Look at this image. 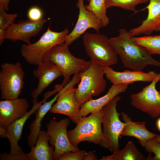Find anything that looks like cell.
I'll return each instance as SVG.
<instances>
[{
    "mask_svg": "<svg viewBox=\"0 0 160 160\" xmlns=\"http://www.w3.org/2000/svg\"><path fill=\"white\" fill-rule=\"evenodd\" d=\"M135 36L122 28L119 34L109 39L110 43L120 57L123 66L133 71H142L148 65L160 67V62L154 59L143 47L133 40Z\"/></svg>",
    "mask_w": 160,
    "mask_h": 160,
    "instance_id": "cell-1",
    "label": "cell"
},
{
    "mask_svg": "<svg viewBox=\"0 0 160 160\" xmlns=\"http://www.w3.org/2000/svg\"><path fill=\"white\" fill-rule=\"evenodd\" d=\"M121 99V97L116 96L102 109L103 140L100 145L112 153L120 150L119 139L125 125L120 120V113L116 109L117 103Z\"/></svg>",
    "mask_w": 160,
    "mask_h": 160,
    "instance_id": "cell-2",
    "label": "cell"
},
{
    "mask_svg": "<svg viewBox=\"0 0 160 160\" xmlns=\"http://www.w3.org/2000/svg\"><path fill=\"white\" fill-rule=\"evenodd\" d=\"M68 34L69 30L67 28L62 31L57 32L51 30L49 25L36 42L22 45L21 54L28 63L38 65L46 59L52 48L65 42Z\"/></svg>",
    "mask_w": 160,
    "mask_h": 160,
    "instance_id": "cell-3",
    "label": "cell"
},
{
    "mask_svg": "<svg viewBox=\"0 0 160 160\" xmlns=\"http://www.w3.org/2000/svg\"><path fill=\"white\" fill-rule=\"evenodd\" d=\"M91 61L88 68L79 73L80 80L76 89L75 95L80 107L92 99V96L99 95L105 90L106 85L103 67Z\"/></svg>",
    "mask_w": 160,
    "mask_h": 160,
    "instance_id": "cell-4",
    "label": "cell"
},
{
    "mask_svg": "<svg viewBox=\"0 0 160 160\" xmlns=\"http://www.w3.org/2000/svg\"><path fill=\"white\" fill-rule=\"evenodd\" d=\"M103 116L102 109L91 113L88 116L81 117L73 129L68 131L71 144L77 147L80 143L85 141L100 145L103 140Z\"/></svg>",
    "mask_w": 160,
    "mask_h": 160,
    "instance_id": "cell-5",
    "label": "cell"
},
{
    "mask_svg": "<svg viewBox=\"0 0 160 160\" xmlns=\"http://www.w3.org/2000/svg\"><path fill=\"white\" fill-rule=\"evenodd\" d=\"M82 39L86 52L91 61L103 67L110 66L117 63V54L109 39L105 35L86 32Z\"/></svg>",
    "mask_w": 160,
    "mask_h": 160,
    "instance_id": "cell-6",
    "label": "cell"
},
{
    "mask_svg": "<svg viewBox=\"0 0 160 160\" xmlns=\"http://www.w3.org/2000/svg\"><path fill=\"white\" fill-rule=\"evenodd\" d=\"M68 46L65 42L55 46L46 58L55 64L61 71L64 79L61 84L63 87L70 81L71 75L86 70L91 64V60L87 61L73 55L69 50Z\"/></svg>",
    "mask_w": 160,
    "mask_h": 160,
    "instance_id": "cell-7",
    "label": "cell"
},
{
    "mask_svg": "<svg viewBox=\"0 0 160 160\" xmlns=\"http://www.w3.org/2000/svg\"><path fill=\"white\" fill-rule=\"evenodd\" d=\"M0 90L3 100L18 98L23 89L24 72L21 63H5L1 65Z\"/></svg>",
    "mask_w": 160,
    "mask_h": 160,
    "instance_id": "cell-8",
    "label": "cell"
},
{
    "mask_svg": "<svg viewBox=\"0 0 160 160\" xmlns=\"http://www.w3.org/2000/svg\"><path fill=\"white\" fill-rule=\"evenodd\" d=\"M80 80L79 73L74 74L72 79L59 92L57 102L52 105L50 111L53 113L67 115L76 124L81 118L79 116L81 107L76 100V88L74 86Z\"/></svg>",
    "mask_w": 160,
    "mask_h": 160,
    "instance_id": "cell-9",
    "label": "cell"
},
{
    "mask_svg": "<svg viewBox=\"0 0 160 160\" xmlns=\"http://www.w3.org/2000/svg\"><path fill=\"white\" fill-rule=\"evenodd\" d=\"M159 81L160 72L149 84L130 97L132 106L154 119L160 116V92L156 87Z\"/></svg>",
    "mask_w": 160,
    "mask_h": 160,
    "instance_id": "cell-10",
    "label": "cell"
},
{
    "mask_svg": "<svg viewBox=\"0 0 160 160\" xmlns=\"http://www.w3.org/2000/svg\"><path fill=\"white\" fill-rule=\"evenodd\" d=\"M70 123V119H63L58 121L51 120L46 126L49 136V142L54 148L53 160L58 158L69 151L79 150L71 143L68 134L67 128Z\"/></svg>",
    "mask_w": 160,
    "mask_h": 160,
    "instance_id": "cell-11",
    "label": "cell"
},
{
    "mask_svg": "<svg viewBox=\"0 0 160 160\" xmlns=\"http://www.w3.org/2000/svg\"><path fill=\"white\" fill-rule=\"evenodd\" d=\"M47 20L42 19L34 22L28 20L20 21L17 23H13L5 30L4 38L13 42L20 40L30 44L31 38L40 32Z\"/></svg>",
    "mask_w": 160,
    "mask_h": 160,
    "instance_id": "cell-12",
    "label": "cell"
},
{
    "mask_svg": "<svg viewBox=\"0 0 160 160\" xmlns=\"http://www.w3.org/2000/svg\"><path fill=\"white\" fill-rule=\"evenodd\" d=\"M84 1L78 0L76 4V6L79 9L78 20L74 28L66 36L65 41L68 45L88 29L93 28L98 33L101 27L100 21L91 12L85 8Z\"/></svg>",
    "mask_w": 160,
    "mask_h": 160,
    "instance_id": "cell-13",
    "label": "cell"
},
{
    "mask_svg": "<svg viewBox=\"0 0 160 160\" xmlns=\"http://www.w3.org/2000/svg\"><path fill=\"white\" fill-rule=\"evenodd\" d=\"M44 99L40 102L33 104L31 110L24 116L15 121L6 128L0 127V135L2 138H7L9 141L10 151L9 154L12 155H21L25 154L18 144L25 122L29 117L35 113L39 107L44 101Z\"/></svg>",
    "mask_w": 160,
    "mask_h": 160,
    "instance_id": "cell-14",
    "label": "cell"
},
{
    "mask_svg": "<svg viewBox=\"0 0 160 160\" xmlns=\"http://www.w3.org/2000/svg\"><path fill=\"white\" fill-rule=\"evenodd\" d=\"M33 71L34 76L38 79L37 87L31 93L33 103L38 102V96L55 79L63 76L60 69L51 61L45 59Z\"/></svg>",
    "mask_w": 160,
    "mask_h": 160,
    "instance_id": "cell-15",
    "label": "cell"
},
{
    "mask_svg": "<svg viewBox=\"0 0 160 160\" xmlns=\"http://www.w3.org/2000/svg\"><path fill=\"white\" fill-rule=\"evenodd\" d=\"M29 105L27 100L17 98L0 101V127L6 128L27 112Z\"/></svg>",
    "mask_w": 160,
    "mask_h": 160,
    "instance_id": "cell-16",
    "label": "cell"
},
{
    "mask_svg": "<svg viewBox=\"0 0 160 160\" xmlns=\"http://www.w3.org/2000/svg\"><path fill=\"white\" fill-rule=\"evenodd\" d=\"M103 69L107 79L113 84L129 85L137 81L151 82L158 74L153 71L144 72L142 71L127 70L118 72L110 66L103 67Z\"/></svg>",
    "mask_w": 160,
    "mask_h": 160,
    "instance_id": "cell-17",
    "label": "cell"
},
{
    "mask_svg": "<svg viewBox=\"0 0 160 160\" xmlns=\"http://www.w3.org/2000/svg\"><path fill=\"white\" fill-rule=\"evenodd\" d=\"M145 9L148 10L146 19L139 26L129 31L133 36L144 34L149 35L154 32L160 31V0H149Z\"/></svg>",
    "mask_w": 160,
    "mask_h": 160,
    "instance_id": "cell-18",
    "label": "cell"
},
{
    "mask_svg": "<svg viewBox=\"0 0 160 160\" xmlns=\"http://www.w3.org/2000/svg\"><path fill=\"white\" fill-rule=\"evenodd\" d=\"M128 85L124 84H113L103 96L95 100L92 99L84 103L80 107V117L86 116L92 112L102 110L104 106L114 97L119 94L125 92Z\"/></svg>",
    "mask_w": 160,
    "mask_h": 160,
    "instance_id": "cell-19",
    "label": "cell"
},
{
    "mask_svg": "<svg viewBox=\"0 0 160 160\" xmlns=\"http://www.w3.org/2000/svg\"><path fill=\"white\" fill-rule=\"evenodd\" d=\"M121 118L125 124L121 136L133 137L137 139L143 147L149 140L153 139L156 135L149 131L146 128L145 123L134 122L127 114L123 111L121 112Z\"/></svg>",
    "mask_w": 160,
    "mask_h": 160,
    "instance_id": "cell-20",
    "label": "cell"
},
{
    "mask_svg": "<svg viewBox=\"0 0 160 160\" xmlns=\"http://www.w3.org/2000/svg\"><path fill=\"white\" fill-rule=\"evenodd\" d=\"M49 136L47 131L41 130L35 145L26 154L28 160H52L55 148L49 146Z\"/></svg>",
    "mask_w": 160,
    "mask_h": 160,
    "instance_id": "cell-21",
    "label": "cell"
},
{
    "mask_svg": "<svg viewBox=\"0 0 160 160\" xmlns=\"http://www.w3.org/2000/svg\"><path fill=\"white\" fill-rule=\"evenodd\" d=\"M58 92L51 100L44 101L38 108L35 112V118L31 124L30 133L28 137L27 143L30 148L35 145L39 134L41 131V121L45 115L49 111L59 95Z\"/></svg>",
    "mask_w": 160,
    "mask_h": 160,
    "instance_id": "cell-22",
    "label": "cell"
},
{
    "mask_svg": "<svg viewBox=\"0 0 160 160\" xmlns=\"http://www.w3.org/2000/svg\"><path fill=\"white\" fill-rule=\"evenodd\" d=\"M99 160H147L137 148L131 141H129L124 147L113 153L110 156H103Z\"/></svg>",
    "mask_w": 160,
    "mask_h": 160,
    "instance_id": "cell-23",
    "label": "cell"
},
{
    "mask_svg": "<svg viewBox=\"0 0 160 160\" xmlns=\"http://www.w3.org/2000/svg\"><path fill=\"white\" fill-rule=\"evenodd\" d=\"M85 8L91 12L100 21L101 27L107 26L109 20L107 13L105 0H90Z\"/></svg>",
    "mask_w": 160,
    "mask_h": 160,
    "instance_id": "cell-24",
    "label": "cell"
},
{
    "mask_svg": "<svg viewBox=\"0 0 160 160\" xmlns=\"http://www.w3.org/2000/svg\"><path fill=\"white\" fill-rule=\"evenodd\" d=\"M133 40L136 44L144 48L151 55H160V34L135 36Z\"/></svg>",
    "mask_w": 160,
    "mask_h": 160,
    "instance_id": "cell-25",
    "label": "cell"
},
{
    "mask_svg": "<svg viewBox=\"0 0 160 160\" xmlns=\"http://www.w3.org/2000/svg\"><path fill=\"white\" fill-rule=\"evenodd\" d=\"M107 9L112 7H116L137 13L138 11L136 6L139 4L145 3L149 0H105Z\"/></svg>",
    "mask_w": 160,
    "mask_h": 160,
    "instance_id": "cell-26",
    "label": "cell"
},
{
    "mask_svg": "<svg viewBox=\"0 0 160 160\" xmlns=\"http://www.w3.org/2000/svg\"><path fill=\"white\" fill-rule=\"evenodd\" d=\"M145 150L150 153L154 154V157L149 154L147 160H160V143L153 139L148 140L143 145Z\"/></svg>",
    "mask_w": 160,
    "mask_h": 160,
    "instance_id": "cell-27",
    "label": "cell"
},
{
    "mask_svg": "<svg viewBox=\"0 0 160 160\" xmlns=\"http://www.w3.org/2000/svg\"><path fill=\"white\" fill-rule=\"evenodd\" d=\"M17 16L16 13L7 14L3 9L0 7V28L5 30L11 24L13 23Z\"/></svg>",
    "mask_w": 160,
    "mask_h": 160,
    "instance_id": "cell-28",
    "label": "cell"
},
{
    "mask_svg": "<svg viewBox=\"0 0 160 160\" xmlns=\"http://www.w3.org/2000/svg\"><path fill=\"white\" fill-rule=\"evenodd\" d=\"M87 152L84 150L69 151L63 154L57 160H83Z\"/></svg>",
    "mask_w": 160,
    "mask_h": 160,
    "instance_id": "cell-29",
    "label": "cell"
},
{
    "mask_svg": "<svg viewBox=\"0 0 160 160\" xmlns=\"http://www.w3.org/2000/svg\"><path fill=\"white\" fill-rule=\"evenodd\" d=\"M27 15L29 20L36 22L43 19V13L40 8L35 6L29 9L27 12Z\"/></svg>",
    "mask_w": 160,
    "mask_h": 160,
    "instance_id": "cell-30",
    "label": "cell"
},
{
    "mask_svg": "<svg viewBox=\"0 0 160 160\" xmlns=\"http://www.w3.org/2000/svg\"><path fill=\"white\" fill-rule=\"evenodd\" d=\"M1 160H28L26 154L21 155H12L9 153L0 154Z\"/></svg>",
    "mask_w": 160,
    "mask_h": 160,
    "instance_id": "cell-31",
    "label": "cell"
},
{
    "mask_svg": "<svg viewBox=\"0 0 160 160\" xmlns=\"http://www.w3.org/2000/svg\"><path fill=\"white\" fill-rule=\"evenodd\" d=\"M97 159V157L95 153L91 151H89L87 152L84 160H96Z\"/></svg>",
    "mask_w": 160,
    "mask_h": 160,
    "instance_id": "cell-32",
    "label": "cell"
},
{
    "mask_svg": "<svg viewBox=\"0 0 160 160\" xmlns=\"http://www.w3.org/2000/svg\"><path fill=\"white\" fill-rule=\"evenodd\" d=\"M10 0H0V7L7 11L9 9V4Z\"/></svg>",
    "mask_w": 160,
    "mask_h": 160,
    "instance_id": "cell-33",
    "label": "cell"
},
{
    "mask_svg": "<svg viewBox=\"0 0 160 160\" xmlns=\"http://www.w3.org/2000/svg\"><path fill=\"white\" fill-rule=\"evenodd\" d=\"M5 34V30L0 28V44H1L4 42Z\"/></svg>",
    "mask_w": 160,
    "mask_h": 160,
    "instance_id": "cell-34",
    "label": "cell"
},
{
    "mask_svg": "<svg viewBox=\"0 0 160 160\" xmlns=\"http://www.w3.org/2000/svg\"><path fill=\"white\" fill-rule=\"evenodd\" d=\"M156 125L157 129L160 132V117L157 119L156 122Z\"/></svg>",
    "mask_w": 160,
    "mask_h": 160,
    "instance_id": "cell-35",
    "label": "cell"
},
{
    "mask_svg": "<svg viewBox=\"0 0 160 160\" xmlns=\"http://www.w3.org/2000/svg\"><path fill=\"white\" fill-rule=\"evenodd\" d=\"M153 139L156 141L160 143V135H156V136Z\"/></svg>",
    "mask_w": 160,
    "mask_h": 160,
    "instance_id": "cell-36",
    "label": "cell"
},
{
    "mask_svg": "<svg viewBox=\"0 0 160 160\" xmlns=\"http://www.w3.org/2000/svg\"><path fill=\"white\" fill-rule=\"evenodd\" d=\"M87 0V1H89L90 0Z\"/></svg>",
    "mask_w": 160,
    "mask_h": 160,
    "instance_id": "cell-37",
    "label": "cell"
}]
</instances>
